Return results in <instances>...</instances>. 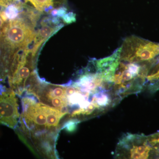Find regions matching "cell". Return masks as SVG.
<instances>
[{
  "instance_id": "obj_1",
  "label": "cell",
  "mask_w": 159,
  "mask_h": 159,
  "mask_svg": "<svg viewBox=\"0 0 159 159\" xmlns=\"http://www.w3.org/2000/svg\"><path fill=\"white\" fill-rule=\"evenodd\" d=\"M23 111L20 119L21 128L32 139L40 151L48 157H55L54 141L60 119L65 114L34 98L25 97L22 100Z\"/></svg>"
},
{
  "instance_id": "obj_2",
  "label": "cell",
  "mask_w": 159,
  "mask_h": 159,
  "mask_svg": "<svg viewBox=\"0 0 159 159\" xmlns=\"http://www.w3.org/2000/svg\"><path fill=\"white\" fill-rule=\"evenodd\" d=\"M148 62L119 61L109 91L118 101L131 94L139 93L145 87Z\"/></svg>"
},
{
  "instance_id": "obj_3",
  "label": "cell",
  "mask_w": 159,
  "mask_h": 159,
  "mask_svg": "<svg viewBox=\"0 0 159 159\" xmlns=\"http://www.w3.org/2000/svg\"><path fill=\"white\" fill-rule=\"evenodd\" d=\"M34 27L22 16L5 24L0 31V61L9 62L16 51L29 47L35 35Z\"/></svg>"
},
{
  "instance_id": "obj_4",
  "label": "cell",
  "mask_w": 159,
  "mask_h": 159,
  "mask_svg": "<svg viewBox=\"0 0 159 159\" xmlns=\"http://www.w3.org/2000/svg\"><path fill=\"white\" fill-rule=\"evenodd\" d=\"M120 60L129 62H147L159 54V43L132 35L120 47Z\"/></svg>"
},
{
  "instance_id": "obj_5",
  "label": "cell",
  "mask_w": 159,
  "mask_h": 159,
  "mask_svg": "<svg viewBox=\"0 0 159 159\" xmlns=\"http://www.w3.org/2000/svg\"><path fill=\"white\" fill-rule=\"evenodd\" d=\"M30 93L34 94L40 102L63 113H69L66 86L42 83L39 81Z\"/></svg>"
},
{
  "instance_id": "obj_6",
  "label": "cell",
  "mask_w": 159,
  "mask_h": 159,
  "mask_svg": "<svg viewBox=\"0 0 159 159\" xmlns=\"http://www.w3.org/2000/svg\"><path fill=\"white\" fill-rule=\"evenodd\" d=\"M117 157L141 159L152 157V149L148 145L146 136L131 134H124L117 146Z\"/></svg>"
},
{
  "instance_id": "obj_7",
  "label": "cell",
  "mask_w": 159,
  "mask_h": 159,
  "mask_svg": "<svg viewBox=\"0 0 159 159\" xmlns=\"http://www.w3.org/2000/svg\"><path fill=\"white\" fill-rule=\"evenodd\" d=\"M19 118L14 92L0 84V123L14 128L17 125Z\"/></svg>"
},
{
  "instance_id": "obj_8",
  "label": "cell",
  "mask_w": 159,
  "mask_h": 159,
  "mask_svg": "<svg viewBox=\"0 0 159 159\" xmlns=\"http://www.w3.org/2000/svg\"><path fill=\"white\" fill-rule=\"evenodd\" d=\"M145 86L148 87L152 93L159 90V54L148 62Z\"/></svg>"
},
{
  "instance_id": "obj_9",
  "label": "cell",
  "mask_w": 159,
  "mask_h": 159,
  "mask_svg": "<svg viewBox=\"0 0 159 159\" xmlns=\"http://www.w3.org/2000/svg\"><path fill=\"white\" fill-rule=\"evenodd\" d=\"M148 145L152 149V157L159 158V131L149 136H146Z\"/></svg>"
},
{
  "instance_id": "obj_10",
  "label": "cell",
  "mask_w": 159,
  "mask_h": 159,
  "mask_svg": "<svg viewBox=\"0 0 159 159\" xmlns=\"http://www.w3.org/2000/svg\"><path fill=\"white\" fill-rule=\"evenodd\" d=\"M29 2L40 12L50 11L53 9L54 0H25Z\"/></svg>"
},
{
  "instance_id": "obj_11",
  "label": "cell",
  "mask_w": 159,
  "mask_h": 159,
  "mask_svg": "<svg viewBox=\"0 0 159 159\" xmlns=\"http://www.w3.org/2000/svg\"><path fill=\"white\" fill-rule=\"evenodd\" d=\"M64 23L67 24H70L75 22L76 21V14L72 11L67 12L62 18Z\"/></svg>"
},
{
  "instance_id": "obj_12",
  "label": "cell",
  "mask_w": 159,
  "mask_h": 159,
  "mask_svg": "<svg viewBox=\"0 0 159 159\" xmlns=\"http://www.w3.org/2000/svg\"><path fill=\"white\" fill-rule=\"evenodd\" d=\"M20 1V0H0V15L7 6L18 2Z\"/></svg>"
},
{
  "instance_id": "obj_13",
  "label": "cell",
  "mask_w": 159,
  "mask_h": 159,
  "mask_svg": "<svg viewBox=\"0 0 159 159\" xmlns=\"http://www.w3.org/2000/svg\"><path fill=\"white\" fill-rule=\"evenodd\" d=\"M67 9L65 7H61L57 9V15L58 17L62 18L63 16L67 13Z\"/></svg>"
},
{
  "instance_id": "obj_14",
  "label": "cell",
  "mask_w": 159,
  "mask_h": 159,
  "mask_svg": "<svg viewBox=\"0 0 159 159\" xmlns=\"http://www.w3.org/2000/svg\"><path fill=\"white\" fill-rule=\"evenodd\" d=\"M50 11V13H51V15L53 17H56L57 15V9H54L53 10H51Z\"/></svg>"
},
{
  "instance_id": "obj_15",
  "label": "cell",
  "mask_w": 159,
  "mask_h": 159,
  "mask_svg": "<svg viewBox=\"0 0 159 159\" xmlns=\"http://www.w3.org/2000/svg\"><path fill=\"white\" fill-rule=\"evenodd\" d=\"M4 20L0 16V29H2L4 25Z\"/></svg>"
}]
</instances>
